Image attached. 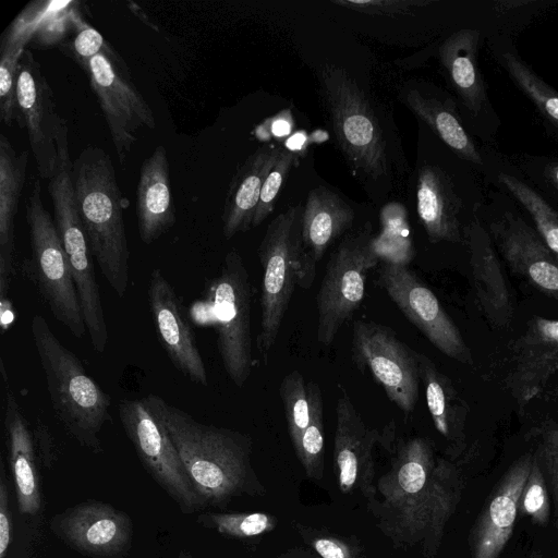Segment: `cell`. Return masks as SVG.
<instances>
[{
  "instance_id": "cell-28",
  "label": "cell",
  "mask_w": 558,
  "mask_h": 558,
  "mask_svg": "<svg viewBox=\"0 0 558 558\" xmlns=\"http://www.w3.org/2000/svg\"><path fill=\"white\" fill-rule=\"evenodd\" d=\"M478 32L461 29L450 35L440 46V62L464 105L478 113L485 100V89L477 65Z\"/></svg>"
},
{
  "instance_id": "cell-42",
  "label": "cell",
  "mask_w": 558,
  "mask_h": 558,
  "mask_svg": "<svg viewBox=\"0 0 558 558\" xmlns=\"http://www.w3.org/2000/svg\"><path fill=\"white\" fill-rule=\"evenodd\" d=\"M12 534L9 482L3 457L0 454V558H7L12 543Z\"/></svg>"
},
{
  "instance_id": "cell-18",
  "label": "cell",
  "mask_w": 558,
  "mask_h": 558,
  "mask_svg": "<svg viewBox=\"0 0 558 558\" xmlns=\"http://www.w3.org/2000/svg\"><path fill=\"white\" fill-rule=\"evenodd\" d=\"M533 453L518 458L502 475L470 531L472 558H499L518 517L519 500L531 472Z\"/></svg>"
},
{
  "instance_id": "cell-14",
  "label": "cell",
  "mask_w": 558,
  "mask_h": 558,
  "mask_svg": "<svg viewBox=\"0 0 558 558\" xmlns=\"http://www.w3.org/2000/svg\"><path fill=\"white\" fill-rule=\"evenodd\" d=\"M15 120L26 131L40 178L49 180L58 165L57 138L68 123L58 114L52 88L28 49L20 62Z\"/></svg>"
},
{
  "instance_id": "cell-2",
  "label": "cell",
  "mask_w": 558,
  "mask_h": 558,
  "mask_svg": "<svg viewBox=\"0 0 558 558\" xmlns=\"http://www.w3.org/2000/svg\"><path fill=\"white\" fill-rule=\"evenodd\" d=\"M142 400L169 434L205 508L264 492L252 466L248 435L199 422L155 393Z\"/></svg>"
},
{
  "instance_id": "cell-1",
  "label": "cell",
  "mask_w": 558,
  "mask_h": 558,
  "mask_svg": "<svg viewBox=\"0 0 558 558\" xmlns=\"http://www.w3.org/2000/svg\"><path fill=\"white\" fill-rule=\"evenodd\" d=\"M379 527L396 544L420 545L433 558L462 493V478L450 462L435 457L425 437L400 440L390 470L377 482Z\"/></svg>"
},
{
  "instance_id": "cell-20",
  "label": "cell",
  "mask_w": 558,
  "mask_h": 558,
  "mask_svg": "<svg viewBox=\"0 0 558 558\" xmlns=\"http://www.w3.org/2000/svg\"><path fill=\"white\" fill-rule=\"evenodd\" d=\"M354 220V210L338 194L318 186L308 192L302 216L301 246L296 259L298 284L310 289L327 248Z\"/></svg>"
},
{
  "instance_id": "cell-43",
  "label": "cell",
  "mask_w": 558,
  "mask_h": 558,
  "mask_svg": "<svg viewBox=\"0 0 558 558\" xmlns=\"http://www.w3.org/2000/svg\"><path fill=\"white\" fill-rule=\"evenodd\" d=\"M311 545L322 558H359V551L349 543L332 536H315Z\"/></svg>"
},
{
  "instance_id": "cell-37",
  "label": "cell",
  "mask_w": 558,
  "mask_h": 558,
  "mask_svg": "<svg viewBox=\"0 0 558 558\" xmlns=\"http://www.w3.org/2000/svg\"><path fill=\"white\" fill-rule=\"evenodd\" d=\"M518 514L530 517L533 523L546 525L550 517V496L544 474L533 453L531 472L519 500Z\"/></svg>"
},
{
  "instance_id": "cell-4",
  "label": "cell",
  "mask_w": 558,
  "mask_h": 558,
  "mask_svg": "<svg viewBox=\"0 0 558 558\" xmlns=\"http://www.w3.org/2000/svg\"><path fill=\"white\" fill-rule=\"evenodd\" d=\"M31 332L57 418L82 447L101 453L100 432L111 422L109 395L56 337L43 315L32 317Z\"/></svg>"
},
{
  "instance_id": "cell-31",
  "label": "cell",
  "mask_w": 558,
  "mask_h": 558,
  "mask_svg": "<svg viewBox=\"0 0 558 558\" xmlns=\"http://www.w3.org/2000/svg\"><path fill=\"white\" fill-rule=\"evenodd\" d=\"M311 401V422L295 451L307 476L319 481L324 473L325 429L324 403L320 387L314 380L307 381Z\"/></svg>"
},
{
  "instance_id": "cell-47",
  "label": "cell",
  "mask_w": 558,
  "mask_h": 558,
  "mask_svg": "<svg viewBox=\"0 0 558 558\" xmlns=\"http://www.w3.org/2000/svg\"><path fill=\"white\" fill-rule=\"evenodd\" d=\"M274 130L277 134H286L289 132V124L287 123H276Z\"/></svg>"
},
{
  "instance_id": "cell-16",
  "label": "cell",
  "mask_w": 558,
  "mask_h": 558,
  "mask_svg": "<svg viewBox=\"0 0 558 558\" xmlns=\"http://www.w3.org/2000/svg\"><path fill=\"white\" fill-rule=\"evenodd\" d=\"M381 439L379 430L365 423L341 387L336 404L333 439V466L341 493L360 489L367 499L376 497L374 449Z\"/></svg>"
},
{
  "instance_id": "cell-15",
  "label": "cell",
  "mask_w": 558,
  "mask_h": 558,
  "mask_svg": "<svg viewBox=\"0 0 558 558\" xmlns=\"http://www.w3.org/2000/svg\"><path fill=\"white\" fill-rule=\"evenodd\" d=\"M51 533L63 544L92 558H124L133 543L131 517L114 506L87 500L56 513Z\"/></svg>"
},
{
  "instance_id": "cell-9",
  "label": "cell",
  "mask_w": 558,
  "mask_h": 558,
  "mask_svg": "<svg viewBox=\"0 0 558 558\" xmlns=\"http://www.w3.org/2000/svg\"><path fill=\"white\" fill-rule=\"evenodd\" d=\"M372 226L345 236L326 265L316 296V339L329 348L342 325L360 306L368 271L378 264Z\"/></svg>"
},
{
  "instance_id": "cell-19",
  "label": "cell",
  "mask_w": 558,
  "mask_h": 558,
  "mask_svg": "<svg viewBox=\"0 0 558 558\" xmlns=\"http://www.w3.org/2000/svg\"><path fill=\"white\" fill-rule=\"evenodd\" d=\"M489 234L512 272L558 300V258L536 230L506 213L492 222Z\"/></svg>"
},
{
  "instance_id": "cell-38",
  "label": "cell",
  "mask_w": 558,
  "mask_h": 558,
  "mask_svg": "<svg viewBox=\"0 0 558 558\" xmlns=\"http://www.w3.org/2000/svg\"><path fill=\"white\" fill-rule=\"evenodd\" d=\"M71 17L75 35L70 43L62 44L60 49L87 72L90 60L105 48L107 40L96 28L86 23L74 9H71Z\"/></svg>"
},
{
  "instance_id": "cell-25",
  "label": "cell",
  "mask_w": 558,
  "mask_h": 558,
  "mask_svg": "<svg viewBox=\"0 0 558 558\" xmlns=\"http://www.w3.org/2000/svg\"><path fill=\"white\" fill-rule=\"evenodd\" d=\"M136 219L140 239L151 244L175 223L167 149L158 145L140 169L136 187Z\"/></svg>"
},
{
  "instance_id": "cell-45",
  "label": "cell",
  "mask_w": 558,
  "mask_h": 558,
  "mask_svg": "<svg viewBox=\"0 0 558 558\" xmlns=\"http://www.w3.org/2000/svg\"><path fill=\"white\" fill-rule=\"evenodd\" d=\"M126 5L146 26L150 27L156 32L158 31V27L147 17V15L143 12L142 8H140L133 1H128Z\"/></svg>"
},
{
  "instance_id": "cell-36",
  "label": "cell",
  "mask_w": 558,
  "mask_h": 558,
  "mask_svg": "<svg viewBox=\"0 0 558 558\" xmlns=\"http://www.w3.org/2000/svg\"><path fill=\"white\" fill-rule=\"evenodd\" d=\"M26 48L1 41L0 48V119L10 126L16 113L17 76L22 54Z\"/></svg>"
},
{
  "instance_id": "cell-44",
  "label": "cell",
  "mask_w": 558,
  "mask_h": 558,
  "mask_svg": "<svg viewBox=\"0 0 558 558\" xmlns=\"http://www.w3.org/2000/svg\"><path fill=\"white\" fill-rule=\"evenodd\" d=\"M34 441L41 462L46 468H51L54 461L53 442L51 435L45 425H38L34 430Z\"/></svg>"
},
{
  "instance_id": "cell-26",
  "label": "cell",
  "mask_w": 558,
  "mask_h": 558,
  "mask_svg": "<svg viewBox=\"0 0 558 558\" xmlns=\"http://www.w3.org/2000/svg\"><path fill=\"white\" fill-rule=\"evenodd\" d=\"M282 149L275 145L258 147L238 168L230 181L221 221L226 239L252 228L263 185Z\"/></svg>"
},
{
  "instance_id": "cell-40",
  "label": "cell",
  "mask_w": 558,
  "mask_h": 558,
  "mask_svg": "<svg viewBox=\"0 0 558 558\" xmlns=\"http://www.w3.org/2000/svg\"><path fill=\"white\" fill-rule=\"evenodd\" d=\"M534 456L544 474L558 525V427L546 428Z\"/></svg>"
},
{
  "instance_id": "cell-29",
  "label": "cell",
  "mask_w": 558,
  "mask_h": 558,
  "mask_svg": "<svg viewBox=\"0 0 558 558\" xmlns=\"http://www.w3.org/2000/svg\"><path fill=\"white\" fill-rule=\"evenodd\" d=\"M416 356L426 404L434 425L451 447H458L463 439L466 407L459 398L451 380L433 361L420 352H416Z\"/></svg>"
},
{
  "instance_id": "cell-23",
  "label": "cell",
  "mask_w": 558,
  "mask_h": 558,
  "mask_svg": "<svg viewBox=\"0 0 558 558\" xmlns=\"http://www.w3.org/2000/svg\"><path fill=\"white\" fill-rule=\"evenodd\" d=\"M558 371V319L535 316L518 342L508 386L519 404L536 397Z\"/></svg>"
},
{
  "instance_id": "cell-48",
  "label": "cell",
  "mask_w": 558,
  "mask_h": 558,
  "mask_svg": "<svg viewBox=\"0 0 558 558\" xmlns=\"http://www.w3.org/2000/svg\"><path fill=\"white\" fill-rule=\"evenodd\" d=\"M175 558H194L187 550L181 549Z\"/></svg>"
},
{
  "instance_id": "cell-12",
  "label": "cell",
  "mask_w": 558,
  "mask_h": 558,
  "mask_svg": "<svg viewBox=\"0 0 558 558\" xmlns=\"http://www.w3.org/2000/svg\"><path fill=\"white\" fill-rule=\"evenodd\" d=\"M351 357L361 372L368 369L395 405L404 413L413 412L421 381L416 351L389 327L356 320L352 330Z\"/></svg>"
},
{
  "instance_id": "cell-6",
  "label": "cell",
  "mask_w": 558,
  "mask_h": 558,
  "mask_svg": "<svg viewBox=\"0 0 558 558\" xmlns=\"http://www.w3.org/2000/svg\"><path fill=\"white\" fill-rule=\"evenodd\" d=\"M217 332V349L230 380L242 388L251 376L254 359L251 330L252 288L241 255L229 251L219 274L205 291Z\"/></svg>"
},
{
  "instance_id": "cell-32",
  "label": "cell",
  "mask_w": 558,
  "mask_h": 558,
  "mask_svg": "<svg viewBox=\"0 0 558 558\" xmlns=\"http://www.w3.org/2000/svg\"><path fill=\"white\" fill-rule=\"evenodd\" d=\"M499 180L525 208L535 225V230L558 258V213L517 177L501 172Z\"/></svg>"
},
{
  "instance_id": "cell-8",
  "label": "cell",
  "mask_w": 558,
  "mask_h": 558,
  "mask_svg": "<svg viewBox=\"0 0 558 558\" xmlns=\"http://www.w3.org/2000/svg\"><path fill=\"white\" fill-rule=\"evenodd\" d=\"M303 209L301 204L290 206L274 218L257 251L263 269L257 349L264 364L269 361L298 284Z\"/></svg>"
},
{
  "instance_id": "cell-7",
  "label": "cell",
  "mask_w": 558,
  "mask_h": 558,
  "mask_svg": "<svg viewBox=\"0 0 558 558\" xmlns=\"http://www.w3.org/2000/svg\"><path fill=\"white\" fill-rule=\"evenodd\" d=\"M25 206L32 254L24 268L31 270L53 317L75 338H82L86 326L80 300L54 220L44 206L38 180L33 183Z\"/></svg>"
},
{
  "instance_id": "cell-21",
  "label": "cell",
  "mask_w": 558,
  "mask_h": 558,
  "mask_svg": "<svg viewBox=\"0 0 558 558\" xmlns=\"http://www.w3.org/2000/svg\"><path fill=\"white\" fill-rule=\"evenodd\" d=\"M3 429L8 460L14 483L19 510L36 517L41 509L34 437L13 392L4 362L0 359Z\"/></svg>"
},
{
  "instance_id": "cell-33",
  "label": "cell",
  "mask_w": 558,
  "mask_h": 558,
  "mask_svg": "<svg viewBox=\"0 0 558 558\" xmlns=\"http://www.w3.org/2000/svg\"><path fill=\"white\" fill-rule=\"evenodd\" d=\"M288 433L294 451L311 422V401L307 381L299 371L287 374L279 386Z\"/></svg>"
},
{
  "instance_id": "cell-17",
  "label": "cell",
  "mask_w": 558,
  "mask_h": 558,
  "mask_svg": "<svg viewBox=\"0 0 558 558\" xmlns=\"http://www.w3.org/2000/svg\"><path fill=\"white\" fill-rule=\"evenodd\" d=\"M147 300L157 337L169 360L191 381L207 387L208 376L180 299L159 268L150 271Z\"/></svg>"
},
{
  "instance_id": "cell-30",
  "label": "cell",
  "mask_w": 558,
  "mask_h": 558,
  "mask_svg": "<svg viewBox=\"0 0 558 558\" xmlns=\"http://www.w3.org/2000/svg\"><path fill=\"white\" fill-rule=\"evenodd\" d=\"M403 100L459 157L475 165H483L473 141L448 102L427 97L416 89H409Z\"/></svg>"
},
{
  "instance_id": "cell-35",
  "label": "cell",
  "mask_w": 558,
  "mask_h": 558,
  "mask_svg": "<svg viewBox=\"0 0 558 558\" xmlns=\"http://www.w3.org/2000/svg\"><path fill=\"white\" fill-rule=\"evenodd\" d=\"M501 62L521 90L558 128V93L544 83L515 53L502 52Z\"/></svg>"
},
{
  "instance_id": "cell-5",
  "label": "cell",
  "mask_w": 558,
  "mask_h": 558,
  "mask_svg": "<svg viewBox=\"0 0 558 558\" xmlns=\"http://www.w3.org/2000/svg\"><path fill=\"white\" fill-rule=\"evenodd\" d=\"M318 78L337 143L349 165L373 180L387 175L384 132L364 92L345 70L331 63L319 68Z\"/></svg>"
},
{
  "instance_id": "cell-27",
  "label": "cell",
  "mask_w": 558,
  "mask_h": 558,
  "mask_svg": "<svg viewBox=\"0 0 558 558\" xmlns=\"http://www.w3.org/2000/svg\"><path fill=\"white\" fill-rule=\"evenodd\" d=\"M460 202L447 174L436 166H424L416 178V210L429 242H460Z\"/></svg>"
},
{
  "instance_id": "cell-41",
  "label": "cell",
  "mask_w": 558,
  "mask_h": 558,
  "mask_svg": "<svg viewBox=\"0 0 558 558\" xmlns=\"http://www.w3.org/2000/svg\"><path fill=\"white\" fill-rule=\"evenodd\" d=\"M331 2L361 13L388 16L411 14L416 8L430 3L427 0H332Z\"/></svg>"
},
{
  "instance_id": "cell-46",
  "label": "cell",
  "mask_w": 558,
  "mask_h": 558,
  "mask_svg": "<svg viewBox=\"0 0 558 558\" xmlns=\"http://www.w3.org/2000/svg\"><path fill=\"white\" fill-rule=\"evenodd\" d=\"M546 173L549 182L558 190V162L549 165Z\"/></svg>"
},
{
  "instance_id": "cell-34",
  "label": "cell",
  "mask_w": 558,
  "mask_h": 558,
  "mask_svg": "<svg viewBox=\"0 0 558 558\" xmlns=\"http://www.w3.org/2000/svg\"><path fill=\"white\" fill-rule=\"evenodd\" d=\"M196 523L234 538H250L271 532L277 519L266 512H199Z\"/></svg>"
},
{
  "instance_id": "cell-13",
  "label": "cell",
  "mask_w": 558,
  "mask_h": 558,
  "mask_svg": "<svg viewBox=\"0 0 558 558\" xmlns=\"http://www.w3.org/2000/svg\"><path fill=\"white\" fill-rule=\"evenodd\" d=\"M378 283L391 301L441 353L460 363L473 362L460 330L434 292L403 263L385 262Z\"/></svg>"
},
{
  "instance_id": "cell-24",
  "label": "cell",
  "mask_w": 558,
  "mask_h": 558,
  "mask_svg": "<svg viewBox=\"0 0 558 558\" xmlns=\"http://www.w3.org/2000/svg\"><path fill=\"white\" fill-rule=\"evenodd\" d=\"M29 153L15 151L10 140L0 134V303L1 320L10 306L9 291L14 276L15 216L27 178ZM10 308V307H9Z\"/></svg>"
},
{
  "instance_id": "cell-49",
  "label": "cell",
  "mask_w": 558,
  "mask_h": 558,
  "mask_svg": "<svg viewBox=\"0 0 558 558\" xmlns=\"http://www.w3.org/2000/svg\"><path fill=\"white\" fill-rule=\"evenodd\" d=\"M526 558H543V554L539 550H533Z\"/></svg>"
},
{
  "instance_id": "cell-3",
  "label": "cell",
  "mask_w": 558,
  "mask_h": 558,
  "mask_svg": "<svg viewBox=\"0 0 558 558\" xmlns=\"http://www.w3.org/2000/svg\"><path fill=\"white\" fill-rule=\"evenodd\" d=\"M72 178L92 255L111 289L123 298L129 284L130 251L110 155L99 146H86L73 161Z\"/></svg>"
},
{
  "instance_id": "cell-39",
  "label": "cell",
  "mask_w": 558,
  "mask_h": 558,
  "mask_svg": "<svg viewBox=\"0 0 558 558\" xmlns=\"http://www.w3.org/2000/svg\"><path fill=\"white\" fill-rule=\"evenodd\" d=\"M295 160L296 157L292 151L282 149L263 185L252 227L259 226L272 211L277 195Z\"/></svg>"
},
{
  "instance_id": "cell-10",
  "label": "cell",
  "mask_w": 558,
  "mask_h": 558,
  "mask_svg": "<svg viewBox=\"0 0 558 558\" xmlns=\"http://www.w3.org/2000/svg\"><path fill=\"white\" fill-rule=\"evenodd\" d=\"M86 74L118 160L124 166L137 142V133L156 128L154 112L136 88L124 60L109 43L90 60Z\"/></svg>"
},
{
  "instance_id": "cell-22",
  "label": "cell",
  "mask_w": 558,
  "mask_h": 558,
  "mask_svg": "<svg viewBox=\"0 0 558 558\" xmlns=\"http://www.w3.org/2000/svg\"><path fill=\"white\" fill-rule=\"evenodd\" d=\"M470 252L472 288L480 307L496 328H505L513 317L508 281L493 245V239L477 217L464 231Z\"/></svg>"
},
{
  "instance_id": "cell-11",
  "label": "cell",
  "mask_w": 558,
  "mask_h": 558,
  "mask_svg": "<svg viewBox=\"0 0 558 558\" xmlns=\"http://www.w3.org/2000/svg\"><path fill=\"white\" fill-rule=\"evenodd\" d=\"M118 415L142 465L179 510L183 514L204 510L174 444L143 400H121Z\"/></svg>"
}]
</instances>
